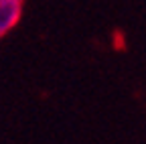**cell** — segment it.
<instances>
[{
    "mask_svg": "<svg viewBox=\"0 0 146 144\" xmlns=\"http://www.w3.org/2000/svg\"><path fill=\"white\" fill-rule=\"evenodd\" d=\"M25 10V0H0V39L21 23Z\"/></svg>",
    "mask_w": 146,
    "mask_h": 144,
    "instance_id": "6da1fadb",
    "label": "cell"
}]
</instances>
